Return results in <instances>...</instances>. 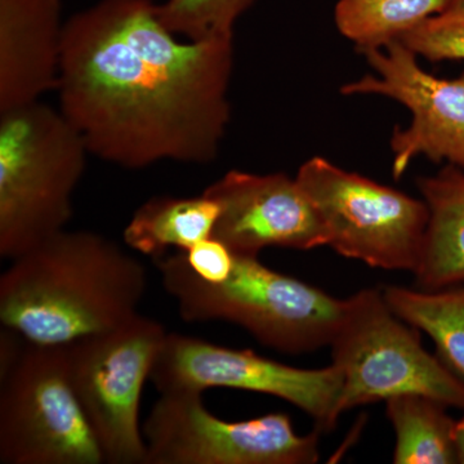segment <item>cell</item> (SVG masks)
Masks as SVG:
<instances>
[{
    "label": "cell",
    "instance_id": "11",
    "mask_svg": "<svg viewBox=\"0 0 464 464\" xmlns=\"http://www.w3.org/2000/svg\"><path fill=\"white\" fill-rule=\"evenodd\" d=\"M362 54L374 74L344 84L342 93L387 97L411 114V124L396 128L391 139L393 177L400 179L418 157L464 169V72L456 79L430 74L401 41Z\"/></svg>",
    "mask_w": 464,
    "mask_h": 464
},
{
    "label": "cell",
    "instance_id": "17",
    "mask_svg": "<svg viewBox=\"0 0 464 464\" xmlns=\"http://www.w3.org/2000/svg\"><path fill=\"white\" fill-rule=\"evenodd\" d=\"M383 295L400 319L431 338L439 359L464 384V285L439 290L390 285Z\"/></svg>",
    "mask_w": 464,
    "mask_h": 464
},
{
    "label": "cell",
    "instance_id": "13",
    "mask_svg": "<svg viewBox=\"0 0 464 464\" xmlns=\"http://www.w3.org/2000/svg\"><path fill=\"white\" fill-rule=\"evenodd\" d=\"M63 26L60 0H0V112L57 88Z\"/></svg>",
    "mask_w": 464,
    "mask_h": 464
},
{
    "label": "cell",
    "instance_id": "19",
    "mask_svg": "<svg viewBox=\"0 0 464 464\" xmlns=\"http://www.w3.org/2000/svg\"><path fill=\"white\" fill-rule=\"evenodd\" d=\"M256 0H167L157 16L168 32L188 42L234 41L237 18Z\"/></svg>",
    "mask_w": 464,
    "mask_h": 464
},
{
    "label": "cell",
    "instance_id": "7",
    "mask_svg": "<svg viewBox=\"0 0 464 464\" xmlns=\"http://www.w3.org/2000/svg\"><path fill=\"white\" fill-rule=\"evenodd\" d=\"M295 179L322 219L328 246L338 255L374 268L415 273L429 224L423 199L322 157L304 161Z\"/></svg>",
    "mask_w": 464,
    "mask_h": 464
},
{
    "label": "cell",
    "instance_id": "1",
    "mask_svg": "<svg viewBox=\"0 0 464 464\" xmlns=\"http://www.w3.org/2000/svg\"><path fill=\"white\" fill-rule=\"evenodd\" d=\"M234 41H177L151 0H101L63 26L61 111L90 154L142 169L215 160L230 121Z\"/></svg>",
    "mask_w": 464,
    "mask_h": 464
},
{
    "label": "cell",
    "instance_id": "2",
    "mask_svg": "<svg viewBox=\"0 0 464 464\" xmlns=\"http://www.w3.org/2000/svg\"><path fill=\"white\" fill-rule=\"evenodd\" d=\"M12 261L0 322L30 343L66 346L140 314L145 266L97 232H57Z\"/></svg>",
    "mask_w": 464,
    "mask_h": 464
},
{
    "label": "cell",
    "instance_id": "22",
    "mask_svg": "<svg viewBox=\"0 0 464 464\" xmlns=\"http://www.w3.org/2000/svg\"><path fill=\"white\" fill-rule=\"evenodd\" d=\"M454 439H456L458 463L464 464V415L457 420Z\"/></svg>",
    "mask_w": 464,
    "mask_h": 464
},
{
    "label": "cell",
    "instance_id": "12",
    "mask_svg": "<svg viewBox=\"0 0 464 464\" xmlns=\"http://www.w3.org/2000/svg\"><path fill=\"white\" fill-rule=\"evenodd\" d=\"M203 194L219 207L213 237L234 255L258 257L270 246L311 250L328 246L315 207L288 174L230 170Z\"/></svg>",
    "mask_w": 464,
    "mask_h": 464
},
{
    "label": "cell",
    "instance_id": "3",
    "mask_svg": "<svg viewBox=\"0 0 464 464\" xmlns=\"http://www.w3.org/2000/svg\"><path fill=\"white\" fill-rule=\"evenodd\" d=\"M154 264L185 322L232 323L282 353L329 346L343 316L344 301L271 270L258 257L235 255L231 274L218 283L199 279L179 250Z\"/></svg>",
    "mask_w": 464,
    "mask_h": 464
},
{
    "label": "cell",
    "instance_id": "16",
    "mask_svg": "<svg viewBox=\"0 0 464 464\" xmlns=\"http://www.w3.org/2000/svg\"><path fill=\"white\" fill-rule=\"evenodd\" d=\"M448 406L420 393H404L386 400V413L396 444L393 463H458L457 420L447 413Z\"/></svg>",
    "mask_w": 464,
    "mask_h": 464
},
{
    "label": "cell",
    "instance_id": "5",
    "mask_svg": "<svg viewBox=\"0 0 464 464\" xmlns=\"http://www.w3.org/2000/svg\"><path fill=\"white\" fill-rule=\"evenodd\" d=\"M343 378L338 414L404 393H420L464 411V384L427 353L417 329L400 319L383 290L344 299L343 316L329 344Z\"/></svg>",
    "mask_w": 464,
    "mask_h": 464
},
{
    "label": "cell",
    "instance_id": "18",
    "mask_svg": "<svg viewBox=\"0 0 464 464\" xmlns=\"http://www.w3.org/2000/svg\"><path fill=\"white\" fill-rule=\"evenodd\" d=\"M448 5L449 0H340L335 25L364 53L400 41Z\"/></svg>",
    "mask_w": 464,
    "mask_h": 464
},
{
    "label": "cell",
    "instance_id": "14",
    "mask_svg": "<svg viewBox=\"0 0 464 464\" xmlns=\"http://www.w3.org/2000/svg\"><path fill=\"white\" fill-rule=\"evenodd\" d=\"M418 188L429 224L415 279L423 290L464 285V169L449 164L435 176L420 177Z\"/></svg>",
    "mask_w": 464,
    "mask_h": 464
},
{
    "label": "cell",
    "instance_id": "9",
    "mask_svg": "<svg viewBox=\"0 0 464 464\" xmlns=\"http://www.w3.org/2000/svg\"><path fill=\"white\" fill-rule=\"evenodd\" d=\"M148 464H313L319 431L301 436L286 414L228 422L208 411L203 392H161L142 426Z\"/></svg>",
    "mask_w": 464,
    "mask_h": 464
},
{
    "label": "cell",
    "instance_id": "21",
    "mask_svg": "<svg viewBox=\"0 0 464 464\" xmlns=\"http://www.w3.org/2000/svg\"><path fill=\"white\" fill-rule=\"evenodd\" d=\"M188 268L199 279L218 283L227 279L235 265V255L216 237L200 241L188 250H179Z\"/></svg>",
    "mask_w": 464,
    "mask_h": 464
},
{
    "label": "cell",
    "instance_id": "10",
    "mask_svg": "<svg viewBox=\"0 0 464 464\" xmlns=\"http://www.w3.org/2000/svg\"><path fill=\"white\" fill-rule=\"evenodd\" d=\"M150 381L159 392L232 389L275 396L297 406L329 431L337 424L343 378L337 366L299 369L249 350H232L168 333Z\"/></svg>",
    "mask_w": 464,
    "mask_h": 464
},
{
    "label": "cell",
    "instance_id": "6",
    "mask_svg": "<svg viewBox=\"0 0 464 464\" xmlns=\"http://www.w3.org/2000/svg\"><path fill=\"white\" fill-rule=\"evenodd\" d=\"M0 462L106 463L72 389L65 346L27 342L0 372Z\"/></svg>",
    "mask_w": 464,
    "mask_h": 464
},
{
    "label": "cell",
    "instance_id": "23",
    "mask_svg": "<svg viewBox=\"0 0 464 464\" xmlns=\"http://www.w3.org/2000/svg\"><path fill=\"white\" fill-rule=\"evenodd\" d=\"M447 12L464 14V0H449Z\"/></svg>",
    "mask_w": 464,
    "mask_h": 464
},
{
    "label": "cell",
    "instance_id": "15",
    "mask_svg": "<svg viewBox=\"0 0 464 464\" xmlns=\"http://www.w3.org/2000/svg\"><path fill=\"white\" fill-rule=\"evenodd\" d=\"M219 207L201 194L197 198H152L136 210L124 230L130 248L152 258L168 250H188L213 237Z\"/></svg>",
    "mask_w": 464,
    "mask_h": 464
},
{
    "label": "cell",
    "instance_id": "8",
    "mask_svg": "<svg viewBox=\"0 0 464 464\" xmlns=\"http://www.w3.org/2000/svg\"><path fill=\"white\" fill-rule=\"evenodd\" d=\"M167 334L157 320L137 314L65 346L72 389L106 463H146L142 392Z\"/></svg>",
    "mask_w": 464,
    "mask_h": 464
},
{
    "label": "cell",
    "instance_id": "20",
    "mask_svg": "<svg viewBox=\"0 0 464 464\" xmlns=\"http://www.w3.org/2000/svg\"><path fill=\"white\" fill-rule=\"evenodd\" d=\"M426 60H464V14L444 12L424 21L400 39Z\"/></svg>",
    "mask_w": 464,
    "mask_h": 464
},
{
    "label": "cell",
    "instance_id": "4",
    "mask_svg": "<svg viewBox=\"0 0 464 464\" xmlns=\"http://www.w3.org/2000/svg\"><path fill=\"white\" fill-rule=\"evenodd\" d=\"M88 151L63 111L35 101L0 112V256L14 259L65 230Z\"/></svg>",
    "mask_w": 464,
    "mask_h": 464
}]
</instances>
